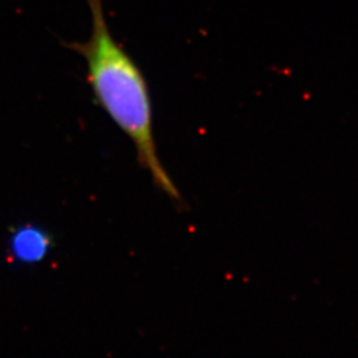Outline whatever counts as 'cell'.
Listing matches in <instances>:
<instances>
[{
    "mask_svg": "<svg viewBox=\"0 0 358 358\" xmlns=\"http://www.w3.org/2000/svg\"><path fill=\"white\" fill-rule=\"evenodd\" d=\"M92 17L90 38L66 41L65 48L80 55L96 103L136 149L138 165L174 205H183L178 187L162 165L154 136L153 100L140 65L115 38L108 24L103 0H85Z\"/></svg>",
    "mask_w": 358,
    "mask_h": 358,
    "instance_id": "6da1fadb",
    "label": "cell"
},
{
    "mask_svg": "<svg viewBox=\"0 0 358 358\" xmlns=\"http://www.w3.org/2000/svg\"><path fill=\"white\" fill-rule=\"evenodd\" d=\"M53 250V238L38 224H22L15 227L7 243V251L13 264L36 266L47 260Z\"/></svg>",
    "mask_w": 358,
    "mask_h": 358,
    "instance_id": "7a4b0ae2",
    "label": "cell"
}]
</instances>
